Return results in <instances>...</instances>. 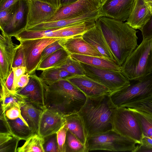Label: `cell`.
<instances>
[{"label": "cell", "mask_w": 152, "mask_h": 152, "mask_svg": "<svg viewBox=\"0 0 152 152\" xmlns=\"http://www.w3.org/2000/svg\"><path fill=\"white\" fill-rule=\"evenodd\" d=\"M28 12L27 1L20 0L13 6L10 20L1 31L12 37L25 29Z\"/></svg>", "instance_id": "cell-15"}, {"label": "cell", "mask_w": 152, "mask_h": 152, "mask_svg": "<svg viewBox=\"0 0 152 152\" xmlns=\"http://www.w3.org/2000/svg\"><path fill=\"white\" fill-rule=\"evenodd\" d=\"M67 130L64 125L56 133L58 152H66V138Z\"/></svg>", "instance_id": "cell-37"}, {"label": "cell", "mask_w": 152, "mask_h": 152, "mask_svg": "<svg viewBox=\"0 0 152 152\" xmlns=\"http://www.w3.org/2000/svg\"><path fill=\"white\" fill-rule=\"evenodd\" d=\"M27 1H28V0H27Z\"/></svg>", "instance_id": "cell-50"}, {"label": "cell", "mask_w": 152, "mask_h": 152, "mask_svg": "<svg viewBox=\"0 0 152 152\" xmlns=\"http://www.w3.org/2000/svg\"><path fill=\"white\" fill-rule=\"evenodd\" d=\"M109 94L87 97L85 102L77 113L83 121L88 137L113 129V113L116 107Z\"/></svg>", "instance_id": "cell-3"}, {"label": "cell", "mask_w": 152, "mask_h": 152, "mask_svg": "<svg viewBox=\"0 0 152 152\" xmlns=\"http://www.w3.org/2000/svg\"><path fill=\"white\" fill-rule=\"evenodd\" d=\"M72 76L71 73L59 67H54L43 70L40 77L45 83L48 84Z\"/></svg>", "instance_id": "cell-26"}, {"label": "cell", "mask_w": 152, "mask_h": 152, "mask_svg": "<svg viewBox=\"0 0 152 152\" xmlns=\"http://www.w3.org/2000/svg\"><path fill=\"white\" fill-rule=\"evenodd\" d=\"M66 152H88L86 145L83 144L72 133L67 130L66 138Z\"/></svg>", "instance_id": "cell-32"}, {"label": "cell", "mask_w": 152, "mask_h": 152, "mask_svg": "<svg viewBox=\"0 0 152 152\" xmlns=\"http://www.w3.org/2000/svg\"><path fill=\"white\" fill-rule=\"evenodd\" d=\"M100 0V1H101V0Z\"/></svg>", "instance_id": "cell-51"}, {"label": "cell", "mask_w": 152, "mask_h": 152, "mask_svg": "<svg viewBox=\"0 0 152 152\" xmlns=\"http://www.w3.org/2000/svg\"><path fill=\"white\" fill-rule=\"evenodd\" d=\"M20 0H0V11L12 6Z\"/></svg>", "instance_id": "cell-44"}, {"label": "cell", "mask_w": 152, "mask_h": 152, "mask_svg": "<svg viewBox=\"0 0 152 152\" xmlns=\"http://www.w3.org/2000/svg\"><path fill=\"white\" fill-rule=\"evenodd\" d=\"M5 112V115L8 119L14 120L20 118L26 123L22 116L20 108L17 107H12L8 109Z\"/></svg>", "instance_id": "cell-40"}, {"label": "cell", "mask_w": 152, "mask_h": 152, "mask_svg": "<svg viewBox=\"0 0 152 152\" xmlns=\"http://www.w3.org/2000/svg\"><path fill=\"white\" fill-rule=\"evenodd\" d=\"M152 13V0H145Z\"/></svg>", "instance_id": "cell-48"}, {"label": "cell", "mask_w": 152, "mask_h": 152, "mask_svg": "<svg viewBox=\"0 0 152 152\" xmlns=\"http://www.w3.org/2000/svg\"><path fill=\"white\" fill-rule=\"evenodd\" d=\"M61 39L48 37L19 40L24 53L26 73L30 75L35 73L41 62L44 49L51 43Z\"/></svg>", "instance_id": "cell-9"}, {"label": "cell", "mask_w": 152, "mask_h": 152, "mask_svg": "<svg viewBox=\"0 0 152 152\" xmlns=\"http://www.w3.org/2000/svg\"><path fill=\"white\" fill-rule=\"evenodd\" d=\"M95 22L101 29L115 57L121 66L138 46L136 30L126 22L104 16H99Z\"/></svg>", "instance_id": "cell-1"}, {"label": "cell", "mask_w": 152, "mask_h": 152, "mask_svg": "<svg viewBox=\"0 0 152 152\" xmlns=\"http://www.w3.org/2000/svg\"><path fill=\"white\" fill-rule=\"evenodd\" d=\"M12 69L14 73V86L16 92L18 80L22 75L26 73V68L25 66H19L12 68Z\"/></svg>", "instance_id": "cell-42"}, {"label": "cell", "mask_w": 152, "mask_h": 152, "mask_svg": "<svg viewBox=\"0 0 152 152\" xmlns=\"http://www.w3.org/2000/svg\"><path fill=\"white\" fill-rule=\"evenodd\" d=\"M20 140L12 133L7 131L1 132L0 152H17Z\"/></svg>", "instance_id": "cell-28"}, {"label": "cell", "mask_w": 152, "mask_h": 152, "mask_svg": "<svg viewBox=\"0 0 152 152\" xmlns=\"http://www.w3.org/2000/svg\"><path fill=\"white\" fill-rule=\"evenodd\" d=\"M78 0H60L61 5L69 4L75 2Z\"/></svg>", "instance_id": "cell-47"}, {"label": "cell", "mask_w": 152, "mask_h": 152, "mask_svg": "<svg viewBox=\"0 0 152 152\" xmlns=\"http://www.w3.org/2000/svg\"><path fill=\"white\" fill-rule=\"evenodd\" d=\"M44 83L46 108L65 117L78 113L86 101L85 95L66 79L48 84Z\"/></svg>", "instance_id": "cell-2"}, {"label": "cell", "mask_w": 152, "mask_h": 152, "mask_svg": "<svg viewBox=\"0 0 152 152\" xmlns=\"http://www.w3.org/2000/svg\"><path fill=\"white\" fill-rule=\"evenodd\" d=\"M8 120L12 133L20 140H25L34 133L27 124L20 118Z\"/></svg>", "instance_id": "cell-27"}, {"label": "cell", "mask_w": 152, "mask_h": 152, "mask_svg": "<svg viewBox=\"0 0 152 152\" xmlns=\"http://www.w3.org/2000/svg\"><path fill=\"white\" fill-rule=\"evenodd\" d=\"M1 113H5L9 108L13 107L20 108L26 103V101L16 92L9 93L2 98H0Z\"/></svg>", "instance_id": "cell-31"}, {"label": "cell", "mask_w": 152, "mask_h": 152, "mask_svg": "<svg viewBox=\"0 0 152 152\" xmlns=\"http://www.w3.org/2000/svg\"><path fill=\"white\" fill-rule=\"evenodd\" d=\"M70 56L63 48L59 49L41 61L37 70L43 71L50 68L59 67Z\"/></svg>", "instance_id": "cell-24"}, {"label": "cell", "mask_w": 152, "mask_h": 152, "mask_svg": "<svg viewBox=\"0 0 152 152\" xmlns=\"http://www.w3.org/2000/svg\"><path fill=\"white\" fill-rule=\"evenodd\" d=\"M26 26L46 22L52 17L57 8L43 0H28Z\"/></svg>", "instance_id": "cell-14"}, {"label": "cell", "mask_w": 152, "mask_h": 152, "mask_svg": "<svg viewBox=\"0 0 152 152\" xmlns=\"http://www.w3.org/2000/svg\"><path fill=\"white\" fill-rule=\"evenodd\" d=\"M129 108L134 112L137 116L143 136L152 138V115L138 109Z\"/></svg>", "instance_id": "cell-29"}, {"label": "cell", "mask_w": 152, "mask_h": 152, "mask_svg": "<svg viewBox=\"0 0 152 152\" xmlns=\"http://www.w3.org/2000/svg\"><path fill=\"white\" fill-rule=\"evenodd\" d=\"M80 63L85 70V75L107 88L111 92L130 84V80L123 75L121 70L98 67Z\"/></svg>", "instance_id": "cell-8"}, {"label": "cell", "mask_w": 152, "mask_h": 152, "mask_svg": "<svg viewBox=\"0 0 152 152\" xmlns=\"http://www.w3.org/2000/svg\"><path fill=\"white\" fill-rule=\"evenodd\" d=\"M65 117L59 113L47 108L41 115L37 133L45 138L56 133L65 124Z\"/></svg>", "instance_id": "cell-16"}, {"label": "cell", "mask_w": 152, "mask_h": 152, "mask_svg": "<svg viewBox=\"0 0 152 152\" xmlns=\"http://www.w3.org/2000/svg\"><path fill=\"white\" fill-rule=\"evenodd\" d=\"M15 93L16 91L14 86V73L12 69L4 84L1 86L0 98H2L9 93Z\"/></svg>", "instance_id": "cell-35"}, {"label": "cell", "mask_w": 152, "mask_h": 152, "mask_svg": "<svg viewBox=\"0 0 152 152\" xmlns=\"http://www.w3.org/2000/svg\"><path fill=\"white\" fill-rule=\"evenodd\" d=\"M82 37L103 57L116 63L101 29L97 24L83 33Z\"/></svg>", "instance_id": "cell-19"}, {"label": "cell", "mask_w": 152, "mask_h": 152, "mask_svg": "<svg viewBox=\"0 0 152 152\" xmlns=\"http://www.w3.org/2000/svg\"><path fill=\"white\" fill-rule=\"evenodd\" d=\"M22 117L34 133H37L43 110L36 105L26 102L20 108Z\"/></svg>", "instance_id": "cell-21"}, {"label": "cell", "mask_w": 152, "mask_h": 152, "mask_svg": "<svg viewBox=\"0 0 152 152\" xmlns=\"http://www.w3.org/2000/svg\"><path fill=\"white\" fill-rule=\"evenodd\" d=\"M29 80L25 87L16 92L26 101L32 103L43 110L46 109L45 103V88L43 81L35 73L29 75Z\"/></svg>", "instance_id": "cell-12"}, {"label": "cell", "mask_w": 152, "mask_h": 152, "mask_svg": "<svg viewBox=\"0 0 152 152\" xmlns=\"http://www.w3.org/2000/svg\"><path fill=\"white\" fill-rule=\"evenodd\" d=\"M43 148L45 152H58L56 133L44 138Z\"/></svg>", "instance_id": "cell-34"}, {"label": "cell", "mask_w": 152, "mask_h": 152, "mask_svg": "<svg viewBox=\"0 0 152 152\" xmlns=\"http://www.w3.org/2000/svg\"><path fill=\"white\" fill-rule=\"evenodd\" d=\"M105 0H101V4L103 3Z\"/></svg>", "instance_id": "cell-49"}, {"label": "cell", "mask_w": 152, "mask_h": 152, "mask_svg": "<svg viewBox=\"0 0 152 152\" xmlns=\"http://www.w3.org/2000/svg\"><path fill=\"white\" fill-rule=\"evenodd\" d=\"M136 144L134 140L112 129L88 137L86 146L88 152L102 150L133 152Z\"/></svg>", "instance_id": "cell-5"}, {"label": "cell", "mask_w": 152, "mask_h": 152, "mask_svg": "<svg viewBox=\"0 0 152 152\" xmlns=\"http://www.w3.org/2000/svg\"><path fill=\"white\" fill-rule=\"evenodd\" d=\"M140 144L145 147L152 148V139L143 136Z\"/></svg>", "instance_id": "cell-45"}, {"label": "cell", "mask_w": 152, "mask_h": 152, "mask_svg": "<svg viewBox=\"0 0 152 152\" xmlns=\"http://www.w3.org/2000/svg\"><path fill=\"white\" fill-rule=\"evenodd\" d=\"M136 0H105L99 9V16H104L123 22L126 21Z\"/></svg>", "instance_id": "cell-11"}, {"label": "cell", "mask_w": 152, "mask_h": 152, "mask_svg": "<svg viewBox=\"0 0 152 152\" xmlns=\"http://www.w3.org/2000/svg\"><path fill=\"white\" fill-rule=\"evenodd\" d=\"M152 13L145 0H136L133 9L126 22L135 29L140 30Z\"/></svg>", "instance_id": "cell-20"}, {"label": "cell", "mask_w": 152, "mask_h": 152, "mask_svg": "<svg viewBox=\"0 0 152 152\" xmlns=\"http://www.w3.org/2000/svg\"><path fill=\"white\" fill-rule=\"evenodd\" d=\"M13 5L8 9L0 11V27L2 30L10 20Z\"/></svg>", "instance_id": "cell-39"}, {"label": "cell", "mask_w": 152, "mask_h": 152, "mask_svg": "<svg viewBox=\"0 0 152 152\" xmlns=\"http://www.w3.org/2000/svg\"><path fill=\"white\" fill-rule=\"evenodd\" d=\"M59 67L71 73L73 76L85 75V70L80 62L70 56Z\"/></svg>", "instance_id": "cell-33"}, {"label": "cell", "mask_w": 152, "mask_h": 152, "mask_svg": "<svg viewBox=\"0 0 152 152\" xmlns=\"http://www.w3.org/2000/svg\"><path fill=\"white\" fill-rule=\"evenodd\" d=\"M29 75L27 73L22 75L18 79L16 85V91L26 86L29 80Z\"/></svg>", "instance_id": "cell-43"}, {"label": "cell", "mask_w": 152, "mask_h": 152, "mask_svg": "<svg viewBox=\"0 0 152 152\" xmlns=\"http://www.w3.org/2000/svg\"><path fill=\"white\" fill-rule=\"evenodd\" d=\"M101 4L100 0H78L72 3L61 5L53 16L46 22L78 17L98 10Z\"/></svg>", "instance_id": "cell-10"}, {"label": "cell", "mask_w": 152, "mask_h": 152, "mask_svg": "<svg viewBox=\"0 0 152 152\" xmlns=\"http://www.w3.org/2000/svg\"><path fill=\"white\" fill-rule=\"evenodd\" d=\"M59 43L70 55L77 54L104 58L83 39L82 35L61 39L59 40Z\"/></svg>", "instance_id": "cell-18"}, {"label": "cell", "mask_w": 152, "mask_h": 152, "mask_svg": "<svg viewBox=\"0 0 152 152\" xmlns=\"http://www.w3.org/2000/svg\"><path fill=\"white\" fill-rule=\"evenodd\" d=\"M65 119V126L67 130L86 145L87 134L83 121L77 113L66 116Z\"/></svg>", "instance_id": "cell-23"}, {"label": "cell", "mask_w": 152, "mask_h": 152, "mask_svg": "<svg viewBox=\"0 0 152 152\" xmlns=\"http://www.w3.org/2000/svg\"><path fill=\"white\" fill-rule=\"evenodd\" d=\"M121 71L130 80L152 72V38L143 39L122 65Z\"/></svg>", "instance_id": "cell-4"}, {"label": "cell", "mask_w": 152, "mask_h": 152, "mask_svg": "<svg viewBox=\"0 0 152 152\" xmlns=\"http://www.w3.org/2000/svg\"><path fill=\"white\" fill-rule=\"evenodd\" d=\"M48 2L58 9L61 5L60 0H43Z\"/></svg>", "instance_id": "cell-46"}, {"label": "cell", "mask_w": 152, "mask_h": 152, "mask_svg": "<svg viewBox=\"0 0 152 152\" xmlns=\"http://www.w3.org/2000/svg\"><path fill=\"white\" fill-rule=\"evenodd\" d=\"M19 66H25L24 52L20 44L15 47L12 68Z\"/></svg>", "instance_id": "cell-36"}, {"label": "cell", "mask_w": 152, "mask_h": 152, "mask_svg": "<svg viewBox=\"0 0 152 152\" xmlns=\"http://www.w3.org/2000/svg\"><path fill=\"white\" fill-rule=\"evenodd\" d=\"M58 28L40 30H33L24 29L14 36L18 41L21 40L34 39L52 37V32Z\"/></svg>", "instance_id": "cell-30"}, {"label": "cell", "mask_w": 152, "mask_h": 152, "mask_svg": "<svg viewBox=\"0 0 152 152\" xmlns=\"http://www.w3.org/2000/svg\"><path fill=\"white\" fill-rule=\"evenodd\" d=\"M130 81L129 86L110 94V99L115 107L152 96V72Z\"/></svg>", "instance_id": "cell-6"}, {"label": "cell", "mask_w": 152, "mask_h": 152, "mask_svg": "<svg viewBox=\"0 0 152 152\" xmlns=\"http://www.w3.org/2000/svg\"><path fill=\"white\" fill-rule=\"evenodd\" d=\"M140 30L143 39L152 38V13L149 20Z\"/></svg>", "instance_id": "cell-41"}, {"label": "cell", "mask_w": 152, "mask_h": 152, "mask_svg": "<svg viewBox=\"0 0 152 152\" xmlns=\"http://www.w3.org/2000/svg\"><path fill=\"white\" fill-rule=\"evenodd\" d=\"M0 36V81L3 86L12 70L15 47L12 37L3 31Z\"/></svg>", "instance_id": "cell-13"}, {"label": "cell", "mask_w": 152, "mask_h": 152, "mask_svg": "<svg viewBox=\"0 0 152 152\" xmlns=\"http://www.w3.org/2000/svg\"><path fill=\"white\" fill-rule=\"evenodd\" d=\"M65 79L76 87L86 97H95L111 93L107 88L85 75L72 76Z\"/></svg>", "instance_id": "cell-17"}, {"label": "cell", "mask_w": 152, "mask_h": 152, "mask_svg": "<svg viewBox=\"0 0 152 152\" xmlns=\"http://www.w3.org/2000/svg\"><path fill=\"white\" fill-rule=\"evenodd\" d=\"M25 141L22 146L18 148L17 152H45L44 138L37 133L32 134Z\"/></svg>", "instance_id": "cell-25"}, {"label": "cell", "mask_w": 152, "mask_h": 152, "mask_svg": "<svg viewBox=\"0 0 152 152\" xmlns=\"http://www.w3.org/2000/svg\"><path fill=\"white\" fill-rule=\"evenodd\" d=\"M59 40L51 43L44 49L42 54L41 61L57 50L63 48L59 44Z\"/></svg>", "instance_id": "cell-38"}, {"label": "cell", "mask_w": 152, "mask_h": 152, "mask_svg": "<svg viewBox=\"0 0 152 152\" xmlns=\"http://www.w3.org/2000/svg\"><path fill=\"white\" fill-rule=\"evenodd\" d=\"M113 129L125 137L141 143L143 134L135 113L129 107H116L113 110Z\"/></svg>", "instance_id": "cell-7"}, {"label": "cell", "mask_w": 152, "mask_h": 152, "mask_svg": "<svg viewBox=\"0 0 152 152\" xmlns=\"http://www.w3.org/2000/svg\"><path fill=\"white\" fill-rule=\"evenodd\" d=\"M70 56L75 60L93 66L114 70L121 69V66L105 58L77 54H72Z\"/></svg>", "instance_id": "cell-22"}]
</instances>
